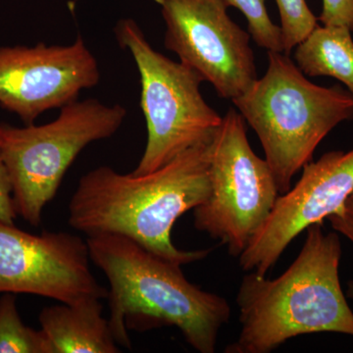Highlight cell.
Here are the masks:
<instances>
[{"mask_svg":"<svg viewBox=\"0 0 353 353\" xmlns=\"http://www.w3.org/2000/svg\"><path fill=\"white\" fill-rule=\"evenodd\" d=\"M212 141L185 150L145 175H124L108 166L88 172L70 199V226L88 236L124 234L182 266L205 259L211 250H179L171 233L181 216L209 196Z\"/></svg>","mask_w":353,"mask_h":353,"instance_id":"cell-1","label":"cell"},{"mask_svg":"<svg viewBox=\"0 0 353 353\" xmlns=\"http://www.w3.org/2000/svg\"><path fill=\"white\" fill-rule=\"evenodd\" d=\"M90 260L108 278L110 324L118 345L131 348L128 331L176 327L201 353H214L231 306L185 277L182 265L155 254L120 234H99L87 240Z\"/></svg>","mask_w":353,"mask_h":353,"instance_id":"cell-2","label":"cell"},{"mask_svg":"<svg viewBox=\"0 0 353 353\" xmlns=\"http://www.w3.org/2000/svg\"><path fill=\"white\" fill-rule=\"evenodd\" d=\"M296 260L270 280L256 272L243 276L236 294L241 331L227 353H269L303 334L353 336V312L340 282L341 243L323 223L306 230Z\"/></svg>","mask_w":353,"mask_h":353,"instance_id":"cell-3","label":"cell"},{"mask_svg":"<svg viewBox=\"0 0 353 353\" xmlns=\"http://www.w3.org/2000/svg\"><path fill=\"white\" fill-rule=\"evenodd\" d=\"M267 52L263 77L232 102L256 132L283 194L327 134L353 119V97L339 85L310 82L290 54Z\"/></svg>","mask_w":353,"mask_h":353,"instance_id":"cell-4","label":"cell"},{"mask_svg":"<svg viewBox=\"0 0 353 353\" xmlns=\"http://www.w3.org/2000/svg\"><path fill=\"white\" fill-rule=\"evenodd\" d=\"M126 116L120 104L90 99L67 104L57 119L41 126L0 124V150L17 214L39 226L43 208L57 196L76 157L90 143L112 137Z\"/></svg>","mask_w":353,"mask_h":353,"instance_id":"cell-5","label":"cell"},{"mask_svg":"<svg viewBox=\"0 0 353 353\" xmlns=\"http://www.w3.org/2000/svg\"><path fill=\"white\" fill-rule=\"evenodd\" d=\"M114 32L139 70V105L148 130L145 152L132 173H152L185 150L212 141L223 117L202 97L203 79L155 50L134 20L119 21Z\"/></svg>","mask_w":353,"mask_h":353,"instance_id":"cell-6","label":"cell"},{"mask_svg":"<svg viewBox=\"0 0 353 353\" xmlns=\"http://www.w3.org/2000/svg\"><path fill=\"white\" fill-rule=\"evenodd\" d=\"M245 120L230 108L211 145L206 201L194 209V227L240 257L268 219L280 196L266 160L255 154Z\"/></svg>","mask_w":353,"mask_h":353,"instance_id":"cell-7","label":"cell"},{"mask_svg":"<svg viewBox=\"0 0 353 353\" xmlns=\"http://www.w3.org/2000/svg\"><path fill=\"white\" fill-rule=\"evenodd\" d=\"M161 7L164 46L225 99L257 80L250 34L234 23L222 0H154Z\"/></svg>","mask_w":353,"mask_h":353,"instance_id":"cell-8","label":"cell"},{"mask_svg":"<svg viewBox=\"0 0 353 353\" xmlns=\"http://www.w3.org/2000/svg\"><path fill=\"white\" fill-rule=\"evenodd\" d=\"M87 241L66 232L32 234L0 222V294H27L76 304L108 290L90 268Z\"/></svg>","mask_w":353,"mask_h":353,"instance_id":"cell-9","label":"cell"},{"mask_svg":"<svg viewBox=\"0 0 353 353\" xmlns=\"http://www.w3.org/2000/svg\"><path fill=\"white\" fill-rule=\"evenodd\" d=\"M99 79L97 59L81 37L69 46L0 48V106L26 125L78 101Z\"/></svg>","mask_w":353,"mask_h":353,"instance_id":"cell-10","label":"cell"},{"mask_svg":"<svg viewBox=\"0 0 353 353\" xmlns=\"http://www.w3.org/2000/svg\"><path fill=\"white\" fill-rule=\"evenodd\" d=\"M294 188L280 196L264 226L240 256L241 268L266 276L299 234L338 212L353 192V148L310 161Z\"/></svg>","mask_w":353,"mask_h":353,"instance_id":"cell-11","label":"cell"},{"mask_svg":"<svg viewBox=\"0 0 353 353\" xmlns=\"http://www.w3.org/2000/svg\"><path fill=\"white\" fill-rule=\"evenodd\" d=\"M101 299L59 304L39 313L41 330L57 353H118L109 320L103 317Z\"/></svg>","mask_w":353,"mask_h":353,"instance_id":"cell-12","label":"cell"},{"mask_svg":"<svg viewBox=\"0 0 353 353\" xmlns=\"http://www.w3.org/2000/svg\"><path fill=\"white\" fill-rule=\"evenodd\" d=\"M294 57L304 75L336 79L353 97V39L347 28L317 26L294 48Z\"/></svg>","mask_w":353,"mask_h":353,"instance_id":"cell-13","label":"cell"},{"mask_svg":"<svg viewBox=\"0 0 353 353\" xmlns=\"http://www.w3.org/2000/svg\"><path fill=\"white\" fill-rule=\"evenodd\" d=\"M0 353H57L43 330L26 326L17 308V294L0 296Z\"/></svg>","mask_w":353,"mask_h":353,"instance_id":"cell-14","label":"cell"},{"mask_svg":"<svg viewBox=\"0 0 353 353\" xmlns=\"http://www.w3.org/2000/svg\"><path fill=\"white\" fill-rule=\"evenodd\" d=\"M228 7L240 10L248 20V32L254 43L267 51L284 52L282 30L269 16L266 0H222Z\"/></svg>","mask_w":353,"mask_h":353,"instance_id":"cell-15","label":"cell"},{"mask_svg":"<svg viewBox=\"0 0 353 353\" xmlns=\"http://www.w3.org/2000/svg\"><path fill=\"white\" fill-rule=\"evenodd\" d=\"M280 13L284 52L290 54L317 27L318 18L306 0H276Z\"/></svg>","mask_w":353,"mask_h":353,"instance_id":"cell-16","label":"cell"},{"mask_svg":"<svg viewBox=\"0 0 353 353\" xmlns=\"http://www.w3.org/2000/svg\"><path fill=\"white\" fill-rule=\"evenodd\" d=\"M318 20L324 26H343L353 32V0H322Z\"/></svg>","mask_w":353,"mask_h":353,"instance_id":"cell-17","label":"cell"},{"mask_svg":"<svg viewBox=\"0 0 353 353\" xmlns=\"http://www.w3.org/2000/svg\"><path fill=\"white\" fill-rule=\"evenodd\" d=\"M17 216L14 205L10 176L0 150V222L14 225Z\"/></svg>","mask_w":353,"mask_h":353,"instance_id":"cell-18","label":"cell"},{"mask_svg":"<svg viewBox=\"0 0 353 353\" xmlns=\"http://www.w3.org/2000/svg\"><path fill=\"white\" fill-rule=\"evenodd\" d=\"M336 233L343 234L353 243V192L338 212L327 218Z\"/></svg>","mask_w":353,"mask_h":353,"instance_id":"cell-19","label":"cell"},{"mask_svg":"<svg viewBox=\"0 0 353 353\" xmlns=\"http://www.w3.org/2000/svg\"><path fill=\"white\" fill-rule=\"evenodd\" d=\"M347 296L348 299H353V279L348 282Z\"/></svg>","mask_w":353,"mask_h":353,"instance_id":"cell-20","label":"cell"}]
</instances>
